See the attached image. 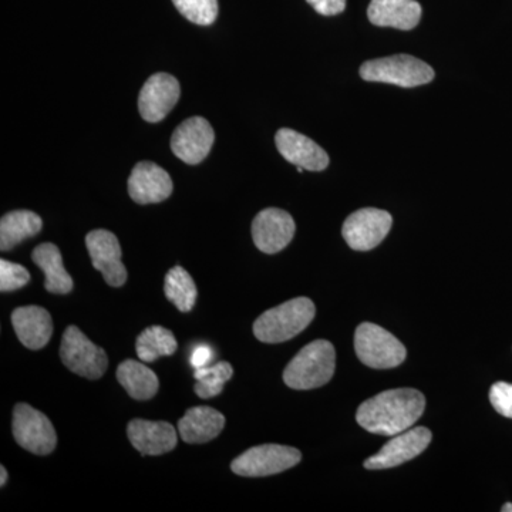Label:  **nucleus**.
I'll return each mask as SVG.
<instances>
[{"label": "nucleus", "mask_w": 512, "mask_h": 512, "mask_svg": "<svg viewBox=\"0 0 512 512\" xmlns=\"http://www.w3.org/2000/svg\"><path fill=\"white\" fill-rule=\"evenodd\" d=\"M426 409V397L416 389H393L360 404L356 420L369 433L393 437L409 430Z\"/></svg>", "instance_id": "1"}, {"label": "nucleus", "mask_w": 512, "mask_h": 512, "mask_svg": "<svg viewBox=\"0 0 512 512\" xmlns=\"http://www.w3.org/2000/svg\"><path fill=\"white\" fill-rule=\"evenodd\" d=\"M336 352L328 340H315L298 353L284 370L286 386L311 390L325 386L335 375Z\"/></svg>", "instance_id": "2"}, {"label": "nucleus", "mask_w": 512, "mask_h": 512, "mask_svg": "<svg viewBox=\"0 0 512 512\" xmlns=\"http://www.w3.org/2000/svg\"><path fill=\"white\" fill-rule=\"evenodd\" d=\"M315 303L295 298L262 313L254 323L256 339L264 343H282L295 338L315 319Z\"/></svg>", "instance_id": "3"}, {"label": "nucleus", "mask_w": 512, "mask_h": 512, "mask_svg": "<svg viewBox=\"0 0 512 512\" xmlns=\"http://www.w3.org/2000/svg\"><path fill=\"white\" fill-rule=\"evenodd\" d=\"M360 77L366 82L394 84L410 89L430 83L434 79V70L417 57L396 55L363 63Z\"/></svg>", "instance_id": "4"}, {"label": "nucleus", "mask_w": 512, "mask_h": 512, "mask_svg": "<svg viewBox=\"0 0 512 512\" xmlns=\"http://www.w3.org/2000/svg\"><path fill=\"white\" fill-rule=\"evenodd\" d=\"M355 350L363 365L379 370L394 369L407 356L406 348L396 336L369 322L357 326Z\"/></svg>", "instance_id": "5"}, {"label": "nucleus", "mask_w": 512, "mask_h": 512, "mask_svg": "<svg viewBox=\"0 0 512 512\" xmlns=\"http://www.w3.org/2000/svg\"><path fill=\"white\" fill-rule=\"evenodd\" d=\"M60 357L70 372L89 380L100 379L109 366L107 353L94 345L77 326H69L64 332Z\"/></svg>", "instance_id": "6"}, {"label": "nucleus", "mask_w": 512, "mask_h": 512, "mask_svg": "<svg viewBox=\"0 0 512 512\" xmlns=\"http://www.w3.org/2000/svg\"><path fill=\"white\" fill-rule=\"evenodd\" d=\"M302 454L298 448L264 444L252 447L235 458L231 470L241 477H268L282 473L301 463Z\"/></svg>", "instance_id": "7"}, {"label": "nucleus", "mask_w": 512, "mask_h": 512, "mask_svg": "<svg viewBox=\"0 0 512 512\" xmlns=\"http://www.w3.org/2000/svg\"><path fill=\"white\" fill-rule=\"evenodd\" d=\"M12 427L16 443L30 453L47 456L55 451L57 434L52 421L29 404H16Z\"/></svg>", "instance_id": "8"}, {"label": "nucleus", "mask_w": 512, "mask_h": 512, "mask_svg": "<svg viewBox=\"0 0 512 512\" xmlns=\"http://www.w3.org/2000/svg\"><path fill=\"white\" fill-rule=\"evenodd\" d=\"M393 218L387 211L363 208L349 215L342 228V235L355 251H370L383 242L392 228Z\"/></svg>", "instance_id": "9"}, {"label": "nucleus", "mask_w": 512, "mask_h": 512, "mask_svg": "<svg viewBox=\"0 0 512 512\" xmlns=\"http://www.w3.org/2000/svg\"><path fill=\"white\" fill-rule=\"evenodd\" d=\"M431 437L433 434L427 427H414V429L396 434L392 440L387 441L377 451L375 456L367 458L365 468L367 470H387V468L402 466L407 461L420 456L429 447Z\"/></svg>", "instance_id": "10"}, {"label": "nucleus", "mask_w": 512, "mask_h": 512, "mask_svg": "<svg viewBox=\"0 0 512 512\" xmlns=\"http://www.w3.org/2000/svg\"><path fill=\"white\" fill-rule=\"evenodd\" d=\"M86 247L89 249L94 268L103 274L107 285L120 288L126 284L127 269L121 262L120 242L113 232L94 229L87 234Z\"/></svg>", "instance_id": "11"}, {"label": "nucleus", "mask_w": 512, "mask_h": 512, "mask_svg": "<svg viewBox=\"0 0 512 512\" xmlns=\"http://www.w3.org/2000/svg\"><path fill=\"white\" fill-rule=\"evenodd\" d=\"M296 225L291 214L279 208H266L252 222V238L259 251L274 255L291 244Z\"/></svg>", "instance_id": "12"}, {"label": "nucleus", "mask_w": 512, "mask_h": 512, "mask_svg": "<svg viewBox=\"0 0 512 512\" xmlns=\"http://www.w3.org/2000/svg\"><path fill=\"white\" fill-rule=\"evenodd\" d=\"M214 140L211 124L204 117H191L174 131L171 150L184 163L197 165L208 157Z\"/></svg>", "instance_id": "13"}, {"label": "nucleus", "mask_w": 512, "mask_h": 512, "mask_svg": "<svg viewBox=\"0 0 512 512\" xmlns=\"http://www.w3.org/2000/svg\"><path fill=\"white\" fill-rule=\"evenodd\" d=\"M180 83L174 76L157 73L141 89L138 110L148 123H158L168 116L180 99Z\"/></svg>", "instance_id": "14"}, {"label": "nucleus", "mask_w": 512, "mask_h": 512, "mask_svg": "<svg viewBox=\"0 0 512 512\" xmlns=\"http://www.w3.org/2000/svg\"><path fill=\"white\" fill-rule=\"evenodd\" d=\"M173 180L170 174L156 163L141 161L128 178V194L137 204H157L173 194Z\"/></svg>", "instance_id": "15"}, {"label": "nucleus", "mask_w": 512, "mask_h": 512, "mask_svg": "<svg viewBox=\"0 0 512 512\" xmlns=\"http://www.w3.org/2000/svg\"><path fill=\"white\" fill-rule=\"evenodd\" d=\"M276 147L289 163L308 171H323L328 168L329 156L322 147L298 131L281 128L276 133Z\"/></svg>", "instance_id": "16"}, {"label": "nucleus", "mask_w": 512, "mask_h": 512, "mask_svg": "<svg viewBox=\"0 0 512 512\" xmlns=\"http://www.w3.org/2000/svg\"><path fill=\"white\" fill-rule=\"evenodd\" d=\"M128 440L143 456H161L177 447V431L165 421L136 419L127 427Z\"/></svg>", "instance_id": "17"}, {"label": "nucleus", "mask_w": 512, "mask_h": 512, "mask_svg": "<svg viewBox=\"0 0 512 512\" xmlns=\"http://www.w3.org/2000/svg\"><path fill=\"white\" fill-rule=\"evenodd\" d=\"M12 325L20 342L28 349H43L52 339V316L40 306L30 305L15 309L12 313Z\"/></svg>", "instance_id": "18"}, {"label": "nucleus", "mask_w": 512, "mask_h": 512, "mask_svg": "<svg viewBox=\"0 0 512 512\" xmlns=\"http://www.w3.org/2000/svg\"><path fill=\"white\" fill-rule=\"evenodd\" d=\"M367 18L380 28L412 30L419 25L421 6L416 0H372Z\"/></svg>", "instance_id": "19"}, {"label": "nucleus", "mask_w": 512, "mask_h": 512, "mask_svg": "<svg viewBox=\"0 0 512 512\" xmlns=\"http://www.w3.org/2000/svg\"><path fill=\"white\" fill-rule=\"evenodd\" d=\"M225 427V417L208 406L192 407L178 421L181 439L188 444H204L217 439Z\"/></svg>", "instance_id": "20"}, {"label": "nucleus", "mask_w": 512, "mask_h": 512, "mask_svg": "<svg viewBox=\"0 0 512 512\" xmlns=\"http://www.w3.org/2000/svg\"><path fill=\"white\" fill-rule=\"evenodd\" d=\"M33 262L45 274V289L47 292L56 293V295H66L73 291L72 276L67 274L63 265L62 254L55 244L39 245L33 249Z\"/></svg>", "instance_id": "21"}, {"label": "nucleus", "mask_w": 512, "mask_h": 512, "mask_svg": "<svg viewBox=\"0 0 512 512\" xmlns=\"http://www.w3.org/2000/svg\"><path fill=\"white\" fill-rule=\"evenodd\" d=\"M117 380L126 389L128 396L133 397L134 400H141V402L153 399L160 387L158 377L153 370L148 369L143 363L131 359L121 363L117 369Z\"/></svg>", "instance_id": "22"}, {"label": "nucleus", "mask_w": 512, "mask_h": 512, "mask_svg": "<svg viewBox=\"0 0 512 512\" xmlns=\"http://www.w3.org/2000/svg\"><path fill=\"white\" fill-rule=\"evenodd\" d=\"M42 227V218L32 211H12L3 215L0 221V249L10 251L26 238L35 237Z\"/></svg>", "instance_id": "23"}, {"label": "nucleus", "mask_w": 512, "mask_h": 512, "mask_svg": "<svg viewBox=\"0 0 512 512\" xmlns=\"http://www.w3.org/2000/svg\"><path fill=\"white\" fill-rule=\"evenodd\" d=\"M178 343L174 333L163 326H150L137 338L136 352L143 362H156L163 356L177 352Z\"/></svg>", "instance_id": "24"}, {"label": "nucleus", "mask_w": 512, "mask_h": 512, "mask_svg": "<svg viewBox=\"0 0 512 512\" xmlns=\"http://www.w3.org/2000/svg\"><path fill=\"white\" fill-rule=\"evenodd\" d=\"M164 292L168 301L183 313L191 312L197 302L198 291L194 279L181 266H174L165 275Z\"/></svg>", "instance_id": "25"}, {"label": "nucleus", "mask_w": 512, "mask_h": 512, "mask_svg": "<svg viewBox=\"0 0 512 512\" xmlns=\"http://www.w3.org/2000/svg\"><path fill=\"white\" fill-rule=\"evenodd\" d=\"M232 376H234V367L228 362L195 369L194 377L197 380L194 387L195 393L200 399L205 400L218 396Z\"/></svg>", "instance_id": "26"}, {"label": "nucleus", "mask_w": 512, "mask_h": 512, "mask_svg": "<svg viewBox=\"0 0 512 512\" xmlns=\"http://www.w3.org/2000/svg\"><path fill=\"white\" fill-rule=\"evenodd\" d=\"M185 19L200 26H210L218 16V0H173Z\"/></svg>", "instance_id": "27"}, {"label": "nucleus", "mask_w": 512, "mask_h": 512, "mask_svg": "<svg viewBox=\"0 0 512 512\" xmlns=\"http://www.w3.org/2000/svg\"><path fill=\"white\" fill-rule=\"evenodd\" d=\"M29 282L30 274L25 266L6 261V259L0 261V291H18Z\"/></svg>", "instance_id": "28"}, {"label": "nucleus", "mask_w": 512, "mask_h": 512, "mask_svg": "<svg viewBox=\"0 0 512 512\" xmlns=\"http://www.w3.org/2000/svg\"><path fill=\"white\" fill-rule=\"evenodd\" d=\"M490 402L497 413L512 419V384L498 382L490 389Z\"/></svg>", "instance_id": "29"}, {"label": "nucleus", "mask_w": 512, "mask_h": 512, "mask_svg": "<svg viewBox=\"0 0 512 512\" xmlns=\"http://www.w3.org/2000/svg\"><path fill=\"white\" fill-rule=\"evenodd\" d=\"M319 15L335 16L346 8V0H306Z\"/></svg>", "instance_id": "30"}, {"label": "nucleus", "mask_w": 512, "mask_h": 512, "mask_svg": "<svg viewBox=\"0 0 512 512\" xmlns=\"http://www.w3.org/2000/svg\"><path fill=\"white\" fill-rule=\"evenodd\" d=\"M212 359H214V352L210 346L200 345L192 350L190 363L194 369H201V367L210 366Z\"/></svg>", "instance_id": "31"}, {"label": "nucleus", "mask_w": 512, "mask_h": 512, "mask_svg": "<svg viewBox=\"0 0 512 512\" xmlns=\"http://www.w3.org/2000/svg\"><path fill=\"white\" fill-rule=\"evenodd\" d=\"M0 477H2V480H0V487H5L6 481H8V471H6L5 467H0Z\"/></svg>", "instance_id": "32"}, {"label": "nucleus", "mask_w": 512, "mask_h": 512, "mask_svg": "<svg viewBox=\"0 0 512 512\" xmlns=\"http://www.w3.org/2000/svg\"><path fill=\"white\" fill-rule=\"evenodd\" d=\"M501 511H503V512H512V504L511 503L505 504L504 507L501 508Z\"/></svg>", "instance_id": "33"}]
</instances>
